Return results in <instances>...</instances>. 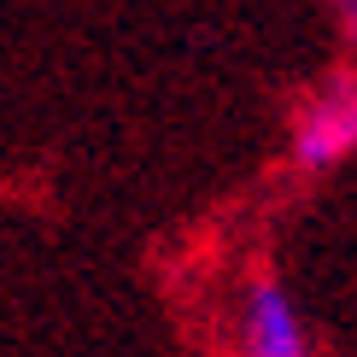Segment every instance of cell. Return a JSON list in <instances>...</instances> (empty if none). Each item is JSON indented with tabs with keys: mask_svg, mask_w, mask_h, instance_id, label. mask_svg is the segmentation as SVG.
<instances>
[{
	"mask_svg": "<svg viewBox=\"0 0 357 357\" xmlns=\"http://www.w3.org/2000/svg\"><path fill=\"white\" fill-rule=\"evenodd\" d=\"M357 146V82L334 77L328 88L299 106V123H293V165L299 170H334L340 158H351Z\"/></svg>",
	"mask_w": 357,
	"mask_h": 357,
	"instance_id": "6da1fadb",
	"label": "cell"
},
{
	"mask_svg": "<svg viewBox=\"0 0 357 357\" xmlns=\"http://www.w3.org/2000/svg\"><path fill=\"white\" fill-rule=\"evenodd\" d=\"M234 351L241 357H317L310 351V328L293 310L287 287L275 275H258L241 293V328H234Z\"/></svg>",
	"mask_w": 357,
	"mask_h": 357,
	"instance_id": "7a4b0ae2",
	"label": "cell"
},
{
	"mask_svg": "<svg viewBox=\"0 0 357 357\" xmlns=\"http://www.w3.org/2000/svg\"><path fill=\"white\" fill-rule=\"evenodd\" d=\"M334 12H340V29L351 36V18H357V0H334Z\"/></svg>",
	"mask_w": 357,
	"mask_h": 357,
	"instance_id": "3957f363",
	"label": "cell"
}]
</instances>
